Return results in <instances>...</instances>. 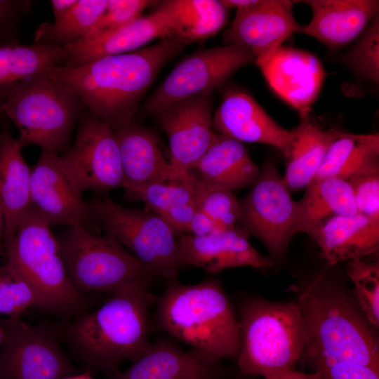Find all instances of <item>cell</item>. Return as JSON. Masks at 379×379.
<instances>
[{
    "label": "cell",
    "mask_w": 379,
    "mask_h": 379,
    "mask_svg": "<svg viewBox=\"0 0 379 379\" xmlns=\"http://www.w3.org/2000/svg\"><path fill=\"white\" fill-rule=\"evenodd\" d=\"M126 194L145 203L150 212L166 221L178 235L187 233L197 210L191 176L185 180L123 184Z\"/></svg>",
    "instance_id": "29"
},
{
    "label": "cell",
    "mask_w": 379,
    "mask_h": 379,
    "mask_svg": "<svg viewBox=\"0 0 379 379\" xmlns=\"http://www.w3.org/2000/svg\"><path fill=\"white\" fill-rule=\"evenodd\" d=\"M312 239L328 265L363 259L379 248V217L359 213L334 216L325 221Z\"/></svg>",
    "instance_id": "24"
},
{
    "label": "cell",
    "mask_w": 379,
    "mask_h": 379,
    "mask_svg": "<svg viewBox=\"0 0 379 379\" xmlns=\"http://www.w3.org/2000/svg\"><path fill=\"white\" fill-rule=\"evenodd\" d=\"M4 337H5V331H4V329L1 325V324H0V347L2 344V343L4 342Z\"/></svg>",
    "instance_id": "46"
},
{
    "label": "cell",
    "mask_w": 379,
    "mask_h": 379,
    "mask_svg": "<svg viewBox=\"0 0 379 379\" xmlns=\"http://www.w3.org/2000/svg\"><path fill=\"white\" fill-rule=\"evenodd\" d=\"M379 14L340 60L359 77L379 81Z\"/></svg>",
    "instance_id": "36"
},
{
    "label": "cell",
    "mask_w": 379,
    "mask_h": 379,
    "mask_svg": "<svg viewBox=\"0 0 379 379\" xmlns=\"http://www.w3.org/2000/svg\"><path fill=\"white\" fill-rule=\"evenodd\" d=\"M0 135H1V132H0Z\"/></svg>",
    "instance_id": "48"
},
{
    "label": "cell",
    "mask_w": 379,
    "mask_h": 379,
    "mask_svg": "<svg viewBox=\"0 0 379 379\" xmlns=\"http://www.w3.org/2000/svg\"><path fill=\"white\" fill-rule=\"evenodd\" d=\"M154 4L155 1L147 0H108L105 13L82 39H91L119 29L140 16L146 8Z\"/></svg>",
    "instance_id": "38"
},
{
    "label": "cell",
    "mask_w": 379,
    "mask_h": 379,
    "mask_svg": "<svg viewBox=\"0 0 379 379\" xmlns=\"http://www.w3.org/2000/svg\"><path fill=\"white\" fill-rule=\"evenodd\" d=\"M347 182L358 213L379 217V170L356 174Z\"/></svg>",
    "instance_id": "39"
},
{
    "label": "cell",
    "mask_w": 379,
    "mask_h": 379,
    "mask_svg": "<svg viewBox=\"0 0 379 379\" xmlns=\"http://www.w3.org/2000/svg\"><path fill=\"white\" fill-rule=\"evenodd\" d=\"M197 208L206 213L218 230L241 227L239 205L232 191L204 185L189 172Z\"/></svg>",
    "instance_id": "34"
},
{
    "label": "cell",
    "mask_w": 379,
    "mask_h": 379,
    "mask_svg": "<svg viewBox=\"0 0 379 379\" xmlns=\"http://www.w3.org/2000/svg\"><path fill=\"white\" fill-rule=\"evenodd\" d=\"M375 170H379V134L338 131L314 178L347 181L356 174Z\"/></svg>",
    "instance_id": "31"
},
{
    "label": "cell",
    "mask_w": 379,
    "mask_h": 379,
    "mask_svg": "<svg viewBox=\"0 0 379 379\" xmlns=\"http://www.w3.org/2000/svg\"><path fill=\"white\" fill-rule=\"evenodd\" d=\"M69 88L48 77L19 86L0 102L19 131L21 148L37 145L42 149L66 152L74 128L86 111Z\"/></svg>",
    "instance_id": "7"
},
{
    "label": "cell",
    "mask_w": 379,
    "mask_h": 379,
    "mask_svg": "<svg viewBox=\"0 0 379 379\" xmlns=\"http://www.w3.org/2000/svg\"><path fill=\"white\" fill-rule=\"evenodd\" d=\"M291 194L274 162L267 159L248 194L239 200L241 227L276 258L285 255L298 233V203Z\"/></svg>",
    "instance_id": "10"
},
{
    "label": "cell",
    "mask_w": 379,
    "mask_h": 379,
    "mask_svg": "<svg viewBox=\"0 0 379 379\" xmlns=\"http://www.w3.org/2000/svg\"><path fill=\"white\" fill-rule=\"evenodd\" d=\"M209 96L177 102L156 114L168 139L169 161L182 174L194 167L215 137Z\"/></svg>",
    "instance_id": "16"
},
{
    "label": "cell",
    "mask_w": 379,
    "mask_h": 379,
    "mask_svg": "<svg viewBox=\"0 0 379 379\" xmlns=\"http://www.w3.org/2000/svg\"><path fill=\"white\" fill-rule=\"evenodd\" d=\"M1 324L0 379H62L79 373L53 331L19 318Z\"/></svg>",
    "instance_id": "13"
},
{
    "label": "cell",
    "mask_w": 379,
    "mask_h": 379,
    "mask_svg": "<svg viewBox=\"0 0 379 379\" xmlns=\"http://www.w3.org/2000/svg\"><path fill=\"white\" fill-rule=\"evenodd\" d=\"M241 348L236 364L242 376H262L294 369L303 355L307 331L297 302L251 298L242 302Z\"/></svg>",
    "instance_id": "5"
},
{
    "label": "cell",
    "mask_w": 379,
    "mask_h": 379,
    "mask_svg": "<svg viewBox=\"0 0 379 379\" xmlns=\"http://www.w3.org/2000/svg\"><path fill=\"white\" fill-rule=\"evenodd\" d=\"M190 44L180 36H168L151 46L81 66L58 65L48 77L69 88L88 111L115 131L132 122L161 69Z\"/></svg>",
    "instance_id": "1"
},
{
    "label": "cell",
    "mask_w": 379,
    "mask_h": 379,
    "mask_svg": "<svg viewBox=\"0 0 379 379\" xmlns=\"http://www.w3.org/2000/svg\"><path fill=\"white\" fill-rule=\"evenodd\" d=\"M286 156L284 181L290 192L300 190L316 177L338 131L326 128L310 116L300 118Z\"/></svg>",
    "instance_id": "28"
},
{
    "label": "cell",
    "mask_w": 379,
    "mask_h": 379,
    "mask_svg": "<svg viewBox=\"0 0 379 379\" xmlns=\"http://www.w3.org/2000/svg\"></svg>",
    "instance_id": "51"
},
{
    "label": "cell",
    "mask_w": 379,
    "mask_h": 379,
    "mask_svg": "<svg viewBox=\"0 0 379 379\" xmlns=\"http://www.w3.org/2000/svg\"><path fill=\"white\" fill-rule=\"evenodd\" d=\"M40 307L39 299L32 287L22 279L0 268V314L19 318L28 308Z\"/></svg>",
    "instance_id": "37"
},
{
    "label": "cell",
    "mask_w": 379,
    "mask_h": 379,
    "mask_svg": "<svg viewBox=\"0 0 379 379\" xmlns=\"http://www.w3.org/2000/svg\"><path fill=\"white\" fill-rule=\"evenodd\" d=\"M172 36L175 35L171 17L159 4L153 12L141 15L119 29L65 47L67 57L61 65L81 66L104 56L133 52L156 39Z\"/></svg>",
    "instance_id": "21"
},
{
    "label": "cell",
    "mask_w": 379,
    "mask_h": 379,
    "mask_svg": "<svg viewBox=\"0 0 379 379\" xmlns=\"http://www.w3.org/2000/svg\"><path fill=\"white\" fill-rule=\"evenodd\" d=\"M30 197L31 206L51 226H80L92 232L91 228L99 225L90 204L65 173L56 152L42 149L31 168Z\"/></svg>",
    "instance_id": "14"
},
{
    "label": "cell",
    "mask_w": 379,
    "mask_h": 379,
    "mask_svg": "<svg viewBox=\"0 0 379 379\" xmlns=\"http://www.w3.org/2000/svg\"><path fill=\"white\" fill-rule=\"evenodd\" d=\"M264 379H320V378L317 372L307 373L293 369L271 375Z\"/></svg>",
    "instance_id": "44"
},
{
    "label": "cell",
    "mask_w": 379,
    "mask_h": 379,
    "mask_svg": "<svg viewBox=\"0 0 379 379\" xmlns=\"http://www.w3.org/2000/svg\"><path fill=\"white\" fill-rule=\"evenodd\" d=\"M151 280L136 279L121 286L99 308L81 313L68 324L67 341L85 371L108 377L123 362H133L148 349L149 310L156 298Z\"/></svg>",
    "instance_id": "2"
},
{
    "label": "cell",
    "mask_w": 379,
    "mask_h": 379,
    "mask_svg": "<svg viewBox=\"0 0 379 379\" xmlns=\"http://www.w3.org/2000/svg\"><path fill=\"white\" fill-rule=\"evenodd\" d=\"M297 304L304 317L309 364L318 361L358 364L379 370L378 342L370 324L348 296L320 274L304 288Z\"/></svg>",
    "instance_id": "4"
},
{
    "label": "cell",
    "mask_w": 379,
    "mask_h": 379,
    "mask_svg": "<svg viewBox=\"0 0 379 379\" xmlns=\"http://www.w3.org/2000/svg\"><path fill=\"white\" fill-rule=\"evenodd\" d=\"M154 303V328L211 361H236L241 348L239 323L218 279L189 285L167 281Z\"/></svg>",
    "instance_id": "3"
},
{
    "label": "cell",
    "mask_w": 379,
    "mask_h": 379,
    "mask_svg": "<svg viewBox=\"0 0 379 379\" xmlns=\"http://www.w3.org/2000/svg\"><path fill=\"white\" fill-rule=\"evenodd\" d=\"M312 17L301 33L330 49H338L361 34L379 14L375 0H310Z\"/></svg>",
    "instance_id": "22"
},
{
    "label": "cell",
    "mask_w": 379,
    "mask_h": 379,
    "mask_svg": "<svg viewBox=\"0 0 379 379\" xmlns=\"http://www.w3.org/2000/svg\"><path fill=\"white\" fill-rule=\"evenodd\" d=\"M189 172L204 185L232 191L251 187L260 167L251 159L241 142L216 133L208 149Z\"/></svg>",
    "instance_id": "25"
},
{
    "label": "cell",
    "mask_w": 379,
    "mask_h": 379,
    "mask_svg": "<svg viewBox=\"0 0 379 379\" xmlns=\"http://www.w3.org/2000/svg\"><path fill=\"white\" fill-rule=\"evenodd\" d=\"M125 370L107 379H222L226 369L194 350H185L167 338H159Z\"/></svg>",
    "instance_id": "20"
},
{
    "label": "cell",
    "mask_w": 379,
    "mask_h": 379,
    "mask_svg": "<svg viewBox=\"0 0 379 379\" xmlns=\"http://www.w3.org/2000/svg\"><path fill=\"white\" fill-rule=\"evenodd\" d=\"M298 203V233L311 238L329 218L358 213L349 182L335 177L314 178Z\"/></svg>",
    "instance_id": "30"
},
{
    "label": "cell",
    "mask_w": 379,
    "mask_h": 379,
    "mask_svg": "<svg viewBox=\"0 0 379 379\" xmlns=\"http://www.w3.org/2000/svg\"><path fill=\"white\" fill-rule=\"evenodd\" d=\"M219 231L214 222L203 211L197 208L190 222L187 233L203 236Z\"/></svg>",
    "instance_id": "42"
},
{
    "label": "cell",
    "mask_w": 379,
    "mask_h": 379,
    "mask_svg": "<svg viewBox=\"0 0 379 379\" xmlns=\"http://www.w3.org/2000/svg\"><path fill=\"white\" fill-rule=\"evenodd\" d=\"M159 4L171 17L174 35L191 44L215 35L227 20L221 1L169 0Z\"/></svg>",
    "instance_id": "32"
},
{
    "label": "cell",
    "mask_w": 379,
    "mask_h": 379,
    "mask_svg": "<svg viewBox=\"0 0 379 379\" xmlns=\"http://www.w3.org/2000/svg\"><path fill=\"white\" fill-rule=\"evenodd\" d=\"M17 140L8 131L0 135V208L4 239L11 237L31 206V168Z\"/></svg>",
    "instance_id": "26"
},
{
    "label": "cell",
    "mask_w": 379,
    "mask_h": 379,
    "mask_svg": "<svg viewBox=\"0 0 379 379\" xmlns=\"http://www.w3.org/2000/svg\"><path fill=\"white\" fill-rule=\"evenodd\" d=\"M320 379H379V370L358 364L318 361L310 364Z\"/></svg>",
    "instance_id": "40"
},
{
    "label": "cell",
    "mask_w": 379,
    "mask_h": 379,
    "mask_svg": "<svg viewBox=\"0 0 379 379\" xmlns=\"http://www.w3.org/2000/svg\"><path fill=\"white\" fill-rule=\"evenodd\" d=\"M65 48L22 44L18 40L0 41V102L13 90L63 65Z\"/></svg>",
    "instance_id": "27"
},
{
    "label": "cell",
    "mask_w": 379,
    "mask_h": 379,
    "mask_svg": "<svg viewBox=\"0 0 379 379\" xmlns=\"http://www.w3.org/2000/svg\"><path fill=\"white\" fill-rule=\"evenodd\" d=\"M62 379H95L90 371H84L82 373H77L63 378Z\"/></svg>",
    "instance_id": "45"
},
{
    "label": "cell",
    "mask_w": 379,
    "mask_h": 379,
    "mask_svg": "<svg viewBox=\"0 0 379 379\" xmlns=\"http://www.w3.org/2000/svg\"><path fill=\"white\" fill-rule=\"evenodd\" d=\"M58 241L69 279L81 295L112 293L129 281L154 277L131 252L106 234L74 226Z\"/></svg>",
    "instance_id": "8"
},
{
    "label": "cell",
    "mask_w": 379,
    "mask_h": 379,
    "mask_svg": "<svg viewBox=\"0 0 379 379\" xmlns=\"http://www.w3.org/2000/svg\"><path fill=\"white\" fill-rule=\"evenodd\" d=\"M248 235L241 227L203 236L180 234L178 243L182 263L185 267L201 268L209 274L234 267L248 266L265 270L272 266V261L250 244Z\"/></svg>",
    "instance_id": "18"
},
{
    "label": "cell",
    "mask_w": 379,
    "mask_h": 379,
    "mask_svg": "<svg viewBox=\"0 0 379 379\" xmlns=\"http://www.w3.org/2000/svg\"><path fill=\"white\" fill-rule=\"evenodd\" d=\"M259 67L271 88L293 107L300 118L310 115L325 77L323 66L315 55L281 46Z\"/></svg>",
    "instance_id": "17"
},
{
    "label": "cell",
    "mask_w": 379,
    "mask_h": 379,
    "mask_svg": "<svg viewBox=\"0 0 379 379\" xmlns=\"http://www.w3.org/2000/svg\"><path fill=\"white\" fill-rule=\"evenodd\" d=\"M348 277L354 284V291L361 310L368 324L379 326V264L363 259L349 261Z\"/></svg>",
    "instance_id": "35"
},
{
    "label": "cell",
    "mask_w": 379,
    "mask_h": 379,
    "mask_svg": "<svg viewBox=\"0 0 379 379\" xmlns=\"http://www.w3.org/2000/svg\"><path fill=\"white\" fill-rule=\"evenodd\" d=\"M89 204L106 235L126 246L154 277L178 279L185 267L178 235L166 221L150 211L124 207L108 197Z\"/></svg>",
    "instance_id": "9"
},
{
    "label": "cell",
    "mask_w": 379,
    "mask_h": 379,
    "mask_svg": "<svg viewBox=\"0 0 379 379\" xmlns=\"http://www.w3.org/2000/svg\"><path fill=\"white\" fill-rule=\"evenodd\" d=\"M114 133L120 152L123 184L142 185L188 178L189 173H180L166 160L157 137L148 129L132 121Z\"/></svg>",
    "instance_id": "23"
},
{
    "label": "cell",
    "mask_w": 379,
    "mask_h": 379,
    "mask_svg": "<svg viewBox=\"0 0 379 379\" xmlns=\"http://www.w3.org/2000/svg\"><path fill=\"white\" fill-rule=\"evenodd\" d=\"M0 324H1V323H0Z\"/></svg>",
    "instance_id": "49"
},
{
    "label": "cell",
    "mask_w": 379,
    "mask_h": 379,
    "mask_svg": "<svg viewBox=\"0 0 379 379\" xmlns=\"http://www.w3.org/2000/svg\"><path fill=\"white\" fill-rule=\"evenodd\" d=\"M60 159L81 194L122 187L124 175L114 131L88 110L79 121L74 143Z\"/></svg>",
    "instance_id": "12"
},
{
    "label": "cell",
    "mask_w": 379,
    "mask_h": 379,
    "mask_svg": "<svg viewBox=\"0 0 379 379\" xmlns=\"http://www.w3.org/2000/svg\"><path fill=\"white\" fill-rule=\"evenodd\" d=\"M107 4V0H79L60 20L41 23L33 43L65 48L80 41L100 20Z\"/></svg>",
    "instance_id": "33"
},
{
    "label": "cell",
    "mask_w": 379,
    "mask_h": 379,
    "mask_svg": "<svg viewBox=\"0 0 379 379\" xmlns=\"http://www.w3.org/2000/svg\"><path fill=\"white\" fill-rule=\"evenodd\" d=\"M219 134L239 142L266 144L277 148L284 157L293 140V130L278 124L247 93L229 91L213 118Z\"/></svg>",
    "instance_id": "19"
},
{
    "label": "cell",
    "mask_w": 379,
    "mask_h": 379,
    "mask_svg": "<svg viewBox=\"0 0 379 379\" xmlns=\"http://www.w3.org/2000/svg\"><path fill=\"white\" fill-rule=\"evenodd\" d=\"M0 237H1V235H0Z\"/></svg>",
    "instance_id": "50"
},
{
    "label": "cell",
    "mask_w": 379,
    "mask_h": 379,
    "mask_svg": "<svg viewBox=\"0 0 379 379\" xmlns=\"http://www.w3.org/2000/svg\"><path fill=\"white\" fill-rule=\"evenodd\" d=\"M255 63L249 51L234 46L199 50L185 58L149 96L142 112L156 115L177 102L207 96L241 68Z\"/></svg>",
    "instance_id": "11"
},
{
    "label": "cell",
    "mask_w": 379,
    "mask_h": 379,
    "mask_svg": "<svg viewBox=\"0 0 379 379\" xmlns=\"http://www.w3.org/2000/svg\"><path fill=\"white\" fill-rule=\"evenodd\" d=\"M4 230V219L1 210L0 208V235L3 234Z\"/></svg>",
    "instance_id": "47"
},
{
    "label": "cell",
    "mask_w": 379,
    "mask_h": 379,
    "mask_svg": "<svg viewBox=\"0 0 379 379\" xmlns=\"http://www.w3.org/2000/svg\"><path fill=\"white\" fill-rule=\"evenodd\" d=\"M78 0H51V4L54 15V21L63 18L75 6Z\"/></svg>",
    "instance_id": "43"
},
{
    "label": "cell",
    "mask_w": 379,
    "mask_h": 379,
    "mask_svg": "<svg viewBox=\"0 0 379 379\" xmlns=\"http://www.w3.org/2000/svg\"><path fill=\"white\" fill-rule=\"evenodd\" d=\"M33 1L0 0V41L18 40L20 22L30 13Z\"/></svg>",
    "instance_id": "41"
},
{
    "label": "cell",
    "mask_w": 379,
    "mask_h": 379,
    "mask_svg": "<svg viewBox=\"0 0 379 379\" xmlns=\"http://www.w3.org/2000/svg\"><path fill=\"white\" fill-rule=\"evenodd\" d=\"M297 1L251 0L236 10L231 27L224 34L225 46L249 51L259 67L291 35L301 33L302 25L295 19Z\"/></svg>",
    "instance_id": "15"
},
{
    "label": "cell",
    "mask_w": 379,
    "mask_h": 379,
    "mask_svg": "<svg viewBox=\"0 0 379 379\" xmlns=\"http://www.w3.org/2000/svg\"><path fill=\"white\" fill-rule=\"evenodd\" d=\"M5 245L4 267L32 287L40 308L63 317L79 314L84 295L69 279L59 241L50 224L32 206L13 234L5 239Z\"/></svg>",
    "instance_id": "6"
}]
</instances>
